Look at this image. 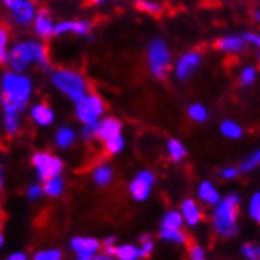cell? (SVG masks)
Here are the masks:
<instances>
[{
	"label": "cell",
	"mask_w": 260,
	"mask_h": 260,
	"mask_svg": "<svg viewBox=\"0 0 260 260\" xmlns=\"http://www.w3.org/2000/svg\"><path fill=\"white\" fill-rule=\"evenodd\" d=\"M36 64L43 71H50V55L44 41L41 40H17L8 52L7 66L13 72L27 74Z\"/></svg>",
	"instance_id": "1"
},
{
	"label": "cell",
	"mask_w": 260,
	"mask_h": 260,
	"mask_svg": "<svg viewBox=\"0 0 260 260\" xmlns=\"http://www.w3.org/2000/svg\"><path fill=\"white\" fill-rule=\"evenodd\" d=\"M241 198L238 193L222 194L221 201L210 209L209 221L215 235L221 238H234L240 232Z\"/></svg>",
	"instance_id": "2"
},
{
	"label": "cell",
	"mask_w": 260,
	"mask_h": 260,
	"mask_svg": "<svg viewBox=\"0 0 260 260\" xmlns=\"http://www.w3.org/2000/svg\"><path fill=\"white\" fill-rule=\"evenodd\" d=\"M35 83L27 74L7 71L0 77V102L10 104L24 111L33 98Z\"/></svg>",
	"instance_id": "3"
},
{
	"label": "cell",
	"mask_w": 260,
	"mask_h": 260,
	"mask_svg": "<svg viewBox=\"0 0 260 260\" xmlns=\"http://www.w3.org/2000/svg\"><path fill=\"white\" fill-rule=\"evenodd\" d=\"M50 83L60 94L76 104L89 92V83L85 76L72 68H57L50 71Z\"/></svg>",
	"instance_id": "4"
},
{
	"label": "cell",
	"mask_w": 260,
	"mask_h": 260,
	"mask_svg": "<svg viewBox=\"0 0 260 260\" xmlns=\"http://www.w3.org/2000/svg\"><path fill=\"white\" fill-rule=\"evenodd\" d=\"M146 63L151 76L157 80H165L173 69V55L170 46L161 36H155L147 44Z\"/></svg>",
	"instance_id": "5"
},
{
	"label": "cell",
	"mask_w": 260,
	"mask_h": 260,
	"mask_svg": "<svg viewBox=\"0 0 260 260\" xmlns=\"http://www.w3.org/2000/svg\"><path fill=\"white\" fill-rule=\"evenodd\" d=\"M105 102L96 92H88L85 98L74 104V115L82 125L98 124L105 116Z\"/></svg>",
	"instance_id": "6"
},
{
	"label": "cell",
	"mask_w": 260,
	"mask_h": 260,
	"mask_svg": "<svg viewBox=\"0 0 260 260\" xmlns=\"http://www.w3.org/2000/svg\"><path fill=\"white\" fill-rule=\"evenodd\" d=\"M31 165H33V170H35L36 176H38V179L41 182L52 179V177L61 176V173L64 170L63 160L58 155L47 152V151L35 152L31 155Z\"/></svg>",
	"instance_id": "7"
},
{
	"label": "cell",
	"mask_w": 260,
	"mask_h": 260,
	"mask_svg": "<svg viewBox=\"0 0 260 260\" xmlns=\"http://www.w3.org/2000/svg\"><path fill=\"white\" fill-rule=\"evenodd\" d=\"M157 176L152 170H140L128 182V194L137 202H146L154 193Z\"/></svg>",
	"instance_id": "8"
},
{
	"label": "cell",
	"mask_w": 260,
	"mask_h": 260,
	"mask_svg": "<svg viewBox=\"0 0 260 260\" xmlns=\"http://www.w3.org/2000/svg\"><path fill=\"white\" fill-rule=\"evenodd\" d=\"M202 57L198 50H187L179 55L173 63V74L177 82H187L193 77V74L199 69Z\"/></svg>",
	"instance_id": "9"
},
{
	"label": "cell",
	"mask_w": 260,
	"mask_h": 260,
	"mask_svg": "<svg viewBox=\"0 0 260 260\" xmlns=\"http://www.w3.org/2000/svg\"><path fill=\"white\" fill-rule=\"evenodd\" d=\"M71 251L76 260H94V257L102 251V243L94 237L79 235L71 240Z\"/></svg>",
	"instance_id": "10"
},
{
	"label": "cell",
	"mask_w": 260,
	"mask_h": 260,
	"mask_svg": "<svg viewBox=\"0 0 260 260\" xmlns=\"http://www.w3.org/2000/svg\"><path fill=\"white\" fill-rule=\"evenodd\" d=\"M179 212L183 218L185 228L196 229L204 221V207L196 198H183L179 204Z\"/></svg>",
	"instance_id": "11"
},
{
	"label": "cell",
	"mask_w": 260,
	"mask_h": 260,
	"mask_svg": "<svg viewBox=\"0 0 260 260\" xmlns=\"http://www.w3.org/2000/svg\"><path fill=\"white\" fill-rule=\"evenodd\" d=\"M11 19L16 25L19 27H30L38 8H36L33 0H16V2L8 8Z\"/></svg>",
	"instance_id": "12"
},
{
	"label": "cell",
	"mask_w": 260,
	"mask_h": 260,
	"mask_svg": "<svg viewBox=\"0 0 260 260\" xmlns=\"http://www.w3.org/2000/svg\"><path fill=\"white\" fill-rule=\"evenodd\" d=\"M55 25H57V22H55L50 11L46 8H38V13H36L33 24H31V28H33V33H35L36 38L44 41V43L47 40L53 38L55 36Z\"/></svg>",
	"instance_id": "13"
},
{
	"label": "cell",
	"mask_w": 260,
	"mask_h": 260,
	"mask_svg": "<svg viewBox=\"0 0 260 260\" xmlns=\"http://www.w3.org/2000/svg\"><path fill=\"white\" fill-rule=\"evenodd\" d=\"M222 194L219 188L216 187V183L210 179H204L196 185V199L202 207H209L212 209L213 206L221 201Z\"/></svg>",
	"instance_id": "14"
},
{
	"label": "cell",
	"mask_w": 260,
	"mask_h": 260,
	"mask_svg": "<svg viewBox=\"0 0 260 260\" xmlns=\"http://www.w3.org/2000/svg\"><path fill=\"white\" fill-rule=\"evenodd\" d=\"M2 124L8 137H16L22 128V111L10 104H2Z\"/></svg>",
	"instance_id": "15"
},
{
	"label": "cell",
	"mask_w": 260,
	"mask_h": 260,
	"mask_svg": "<svg viewBox=\"0 0 260 260\" xmlns=\"http://www.w3.org/2000/svg\"><path fill=\"white\" fill-rule=\"evenodd\" d=\"M92 31V22L88 19H64L55 25V36H88Z\"/></svg>",
	"instance_id": "16"
},
{
	"label": "cell",
	"mask_w": 260,
	"mask_h": 260,
	"mask_svg": "<svg viewBox=\"0 0 260 260\" xmlns=\"http://www.w3.org/2000/svg\"><path fill=\"white\" fill-rule=\"evenodd\" d=\"M28 116L30 121L36 125V127H50L55 119H57V115H55V110L46 104V102H35L28 107Z\"/></svg>",
	"instance_id": "17"
},
{
	"label": "cell",
	"mask_w": 260,
	"mask_h": 260,
	"mask_svg": "<svg viewBox=\"0 0 260 260\" xmlns=\"http://www.w3.org/2000/svg\"><path fill=\"white\" fill-rule=\"evenodd\" d=\"M121 134H122V122L115 116H104L96 124V140L102 143Z\"/></svg>",
	"instance_id": "18"
},
{
	"label": "cell",
	"mask_w": 260,
	"mask_h": 260,
	"mask_svg": "<svg viewBox=\"0 0 260 260\" xmlns=\"http://www.w3.org/2000/svg\"><path fill=\"white\" fill-rule=\"evenodd\" d=\"M248 43L245 41L243 35H226L216 41V49L222 53H229V55H238L243 53L246 50Z\"/></svg>",
	"instance_id": "19"
},
{
	"label": "cell",
	"mask_w": 260,
	"mask_h": 260,
	"mask_svg": "<svg viewBox=\"0 0 260 260\" xmlns=\"http://www.w3.org/2000/svg\"><path fill=\"white\" fill-rule=\"evenodd\" d=\"M91 179L98 187H108V185L113 182L115 179V170L113 166L107 161H99L98 165L92 166L91 170Z\"/></svg>",
	"instance_id": "20"
},
{
	"label": "cell",
	"mask_w": 260,
	"mask_h": 260,
	"mask_svg": "<svg viewBox=\"0 0 260 260\" xmlns=\"http://www.w3.org/2000/svg\"><path fill=\"white\" fill-rule=\"evenodd\" d=\"M77 141V132L71 125L63 124L53 134V143L58 149H71Z\"/></svg>",
	"instance_id": "21"
},
{
	"label": "cell",
	"mask_w": 260,
	"mask_h": 260,
	"mask_svg": "<svg viewBox=\"0 0 260 260\" xmlns=\"http://www.w3.org/2000/svg\"><path fill=\"white\" fill-rule=\"evenodd\" d=\"M158 238L166 245H171L176 248H185L188 246L190 238L185 229H177V231H158Z\"/></svg>",
	"instance_id": "22"
},
{
	"label": "cell",
	"mask_w": 260,
	"mask_h": 260,
	"mask_svg": "<svg viewBox=\"0 0 260 260\" xmlns=\"http://www.w3.org/2000/svg\"><path fill=\"white\" fill-rule=\"evenodd\" d=\"M177 229H185L183 218L179 212V209H170L161 215L158 231H177Z\"/></svg>",
	"instance_id": "23"
},
{
	"label": "cell",
	"mask_w": 260,
	"mask_h": 260,
	"mask_svg": "<svg viewBox=\"0 0 260 260\" xmlns=\"http://www.w3.org/2000/svg\"><path fill=\"white\" fill-rule=\"evenodd\" d=\"M165 151H166V157H168V160L173 163H180L188 155L187 146H185L179 138H170L166 141Z\"/></svg>",
	"instance_id": "24"
},
{
	"label": "cell",
	"mask_w": 260,
	"mask_h": 260,
	"mask_svg": "<svg viewBox=\"0 0 260 260\" xmlns=\"http://www.w3.org/2000/svg\"><path fill=\"white\" fill-rule=\"evenodd\" d=\"M116 260H141V251L138 243H118L115 249Z\"/></svg>",
	"instance_id": "25"
},
{
	"label": "cell",
	"mask_w": 260,
	"mask_h": 260,
	"mask_svg": "<svg viewBox=\"0 0 260 260\" xmlns=\"http://www.w3.org/2000/svg\"><path fill=\"white\" fill-rule=\"evenodd\" d=\"M219 134L232 141H237L243 137V127L234 119H224L219 124Z\"/></svg>",
	"instance_id": "26"
},
{
	"label": "cell",
	"mask_w": 260,
	"mask_h": 260,
	"mask_svg": "<svg viewBox=\"0 0 260 260\" xmlns=\"http://www.w3.org/2000/svg\"><path fill=\"white\" fill-rule=\"evenodd\" d=\"M64 187H66V183L61 176L52 177L43 182V191H44V196L47 198H60L64 191Z\"/></svg>",
	"instance_id": "27"
},
{
	"label": "cell",
	"mask_w": 260,
	"mask_h": 260,
	"mask_svg": "<svg viewBox=\"0 0 260 260\" xmlns=\"http://www.w3.org/2000/svg\"><path fill=\"white\" fill-rule=\"evenodd\" d=\"M238 168H240L241 174H249V173H254L255 170L260 168V146L255 147L254 151H251L243 160H241Z\"/></svg>",
	"instance_id": "28"
},
{
	"label": "cell",
	"mask_w": 260,
	"mask_h": 260,
	"mask_svg": "<svg viewBox=\"0 0 260 260\" xmlns=\"http://www.w3.org/2000/svg\"><path fill=\"white\" fill-rule=\"evenodd\" d=\"M246 215L248 218L260 226V190H255L251 193V196L246 201Z\"/></svg>",
	"instance_id": "29"
},
{
	"label": "cell",
	"mask_w": 260,
	"mask_h": 260,
	"mask_svg": "<svg viewBox=\"0 0 260 260\" xmlns=\"http://www.w3.org/2000/svg\"><path fill=\"white\" fill-rule=\"evenodd\" d=\"M187 115H188V118H190L193 122H196V124H204V122H207V121H209V116H210L207 107H206V105H202V104H199V102H194V104H190V105H188V108H187Z\"/></svg>",
	"instance_id": "30"
},
{
	"label": "cell",
	"mask_w": 260,
	"mask_h": 260,
	"mask_svg": "<svg viewBox=\"0 0 260 260\" xmlns=\"http://www.w3.org/2000/svg\"><path fill=\"white\" fill-rule=\"evenodd\" d=\"M238 252L243 260H260V241H245Z\"/></svg>",
	"instance_id": "31"
},
{
	"label": "cell",
	"mask_w": 260,
	"mask_h": 260,
	"mask_svg": "<svg viewBox=\"0 0 260 260\" xmlns=\"http://www.w3.org/2000/svg\"><path fill=\"white\" fill-rule=\"evenodd\" d=\"M104 149L108 155H118L125 149V138L124 135H116L113 138H110L107 141H104Z\"/></svg>",
	"instance_id": "32"
},
{
	"label": "cell",
	"mask_w": 260,
	"mask_h": 260,
	"mask_svg": "<svg viewBox=\"0 0 260 260\" xmlns=\"http://www.w3.org/2000/svg\"><path fill=\"white\" fill-rule=\"evenodd\" d=\"M10 47V30L4 24H0V64H7Z\"/></svg>",
	"instance_id": "33"
},
{
	"label": "cell",
	"mask_w": 260,
	"mask_h": 260,
	"mask_svg": "<svg viewBox=\"0 0 260 260\" xmlns=\"http://www.w3.org/2000/svg\"><path fill=\"white\" fill-rule=\"evenodd\" d=\"M257 77H258V71L252 64H248V66H245L243 69L240 71V83L243 88L252 86L255 83Z\"/></svg>",
	"instance_id": "34"
},
{
	"label": "cell",
	"mask_w": 260,
	"mask_h": 260,
	"mask_svg": "<svg viewBox=\"0 0 260 260\" xmlns=\"http://www.w3.org/2000/svg\"><path fill=\"white\" fill-rule=\"evenodd\" d=\"M135 7L137 10L152 16H157L163 11V5L155 2V0H135Z\"/></svg>",
	"instance_id": "35"
},
{
	"label": "cell",
	"mask_w": 260,
	"mask_h": 260,
	"mask_svg": "<svg viewBox=\"0 0 260 260\" xmlns=\"http://www.w3.org/2000/svg\"><path fill=\"white\" fill-rule=\"evenodd\" d=\"M138 246H140V251H141V257L143 258H147L151 257L155 251V240L151 237V235H141L140 240H138Z\"/></svg>",
	"instance_id": "36"
},
{
	"label": "cell",
	"mask_w": 260,
	"mask_h": 260,
	"mask_svg": "<svg viewBox=\"0 0 260 260\" xmlns=\"http://www.w3.org/2000/svg\"><path fill=\"white\" fill-rule=\"evenodd\" d=\"M31 260H63V252L58 248H46L36 251Z\"/></svg>",
	"instance_id": "37"
},
{
	"label": "cell",
	"mask_w": 260,
	"mask_h": 260,
	"mask_svg": "<svg viewBox=\"0 0 260 260\" xmlns=\"http://www.w3.org/2000/svg\"><path fill=\"white\" fill-rule=\"evenodd\" d=\"M187 260H209L207 249L201 243H191L188 245L187 251Z\"/></svg>",
	"instance_id": "38"
},
{
	"label": "cell",
	"mask_w": 260,
	"mask_h": 260,
	"mask_svg": "<svg viewBox=\"0 0 260 260\" xmlns=\"http://www.w3.org/2000/svg\"><path fill=\"white\" fill-rule=\"evenodd\" d=\"M240 168L235 165H226V166H222V168L218 171V177L221 180H224V182H234L238 179L240 176Z\"/></svg>",
	"instance_id": "39"
},
{
	"label": "cell",
	"mask_w": 260,
	"mask_h": 260,
	"mask_svg": "<svg viewBox=\"0 0 260 260\" xmlns=\"http://www.w3.org/2000/svg\"><path fill=\"white\" fill-rule=\"evenodd\" d=\"M241 35H243L245 41H246L249 46H252V47L257 49V58H258V61H260V35L255 33V31H245V33H241Z\"/></svg>",
	"instance_id": "40"
},
{
	"label": "cell",
	"mask_w": 260,
	"mask_h": 260,
	"mask_svg": "<svg viewBox=\"0 0 260 260\" xmlns=\"http://www.w3.org/2000/svg\"><path fill=\"white\" fill-rule=\"evenodd\" d=\"M25 194H27V198L30 201H38L44 194L43 185L41 183H30L28 187H27V190H25Z\"/></svg>",
	"instance_id": "41"
},
{
	"label": "cell",
	"mask_w": 260,
	"mask_h": 260,
	"mask_svg": "<svg viewBox=\"0 0 260 260\" xmlns=\"http://www.w3.org/2000/svg\"><path fill=\"white\" fill-rule=\"evenodd\" d=\"M101 243H102V251H105V252H108V254H115V249H116V246H118V240H116V237L110 235V237H107L104 241H101Z\"/></svg>",
	"instance_id": "42"
},
{
	"label": "cell",
	"mask_w": 260,
	"mask_h": 260,
	"mask_svg": "<svg viewBox=\"0 0 260 260\" xmlns=\"http://www.w3.org/2000/svg\"><path fill=\"white\" fill-rule=\"evenodd\" d=\"M80 135L85 141H94L96 140V124L92 125H82Z\"/></svg>",
	"instance_id": "43"
},
{
	"label": "cell",
	"mask_w": 260,
	"mask_h": 260,
	"mask_svg": "<svg viewBox=\"0 0 260 260\" xmlns=\"http://www.w3.org/2000/svg\"><path fill=\"white\" fill-rule=\"evenodd\" d=\"M4 260H31V258L22 251H14V252L8 254Z\"/></svg>",
	"instance_id": "44"
},
{
	"label": "cell",
	"mask_w": 260,
	"mask_h": 260,
	"mask_svg": "<svg viewBox=\"0 0 260 260\" xmlns=\"http://www.w3.org/2000/svg\"><path fill=\"white\" fill-rule=\"evenodd\" d=\"M94 260H116V257H115V254H108V252H105V251H101V252L94 257Z\"/></svg>",
	"instance_id": "45"
},
{
	"label": "cell",
	"mask_w": 260,
	"mask_h": 260,
	"mask_svg": "<svg viewBox=\"0 0 260 260\" xmlns=\"http://www.w3.org/2000/svg\"><path fill=\"white\" fill-rule=\"evenodd\" d=\"M118 2V0H91L92 5H105V4H113Z\"/></svg>",
	"instance_id": "46"
},
{
	"label": "cell",
	"mask_w": 260,
	"mask_h": 260,
	"mask_svg": "<svg viewBox=\"0 0 260 260\" xmlns=\"http://www.w3.org/2000/svg\"><path fill=\"white\" fill-rule=\"evenodd\" d=\"M4 183H5V176H4L2 166H0V194H2V191H4Z\"/></svg>",
	"instance_id": "47"
},
{
	"label": "cell",
	"mask_w": 260,
	"mask_h": 260,
	"mask_svg": "<svg viewBox=\"0 0 260 260\" xmlns=\"http://www.w3.org/2000/svg\"><path fill=\"white\" fill-rule=\"evenodd\" d=\"M252 17H254V21H255L257 24H260V8H258V10H254Z\"/></svg>",
	"instance_id": "48"
},
{
	"label": "cell",
	"mask_w": 260,
	"mask_h": 260,
	"mask_svg": "<svg viewBox=\"0 0 260 260\" xmlns=\"http://www.w3.org/2000/svg\"><path fill=\"white\" fill-rule=\"evenodd\" d=\"M14 2H16V0H2V4H4V7H5L7 10H8Z\"/></svg>",
	"instance_id": "49"
},
{
	"label": "cell",
	"mask_w": 260,
	"mask_h": 260,
	"mask_svg": "<svg viewBox=\"0 0 260 260\" xmlns=\"http://www.w3.org/2000/svg\"><path fill=\"white\" fill-rule=\"evenodd\" d=\"M4 245H5V237H4V232H2V229H0V249L4 248Z\"/></svg>",
	"instance_id": "50"
},
{
	"label": "cell",
	"mask_w": 260,
	"mask_h": 260,
	"mask_svg": "<svg viewBox=\"0 0 260 260\" xmlns=\"http://www.w3.org/2000/svg\"><path fill=\"white\" fill-rule=\"evenodd\" d=\"M0 229H2V218H0Z\"/></svg>",
	"instance_id": "51"
}]
</instances>
